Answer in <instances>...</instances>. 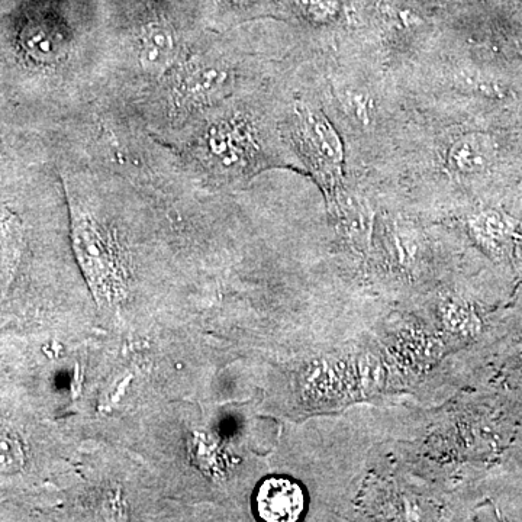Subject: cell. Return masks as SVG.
Wrapping results in <instances>:
<instances>
[{
    "mask_svg": "<svg viewBox=\"0 0 522 522\" xmlns=\"http://www.w3.org/2000/svg\"><path fill=\"white\" fill-rule=\"evenodd\" d=\"M292 137L302 160L328 188L340 183L344 166V145L327 116L308 103L293 111Z\"/></svg>",
    "mask_w": 522,
    "mask_h": 522,
    "instance_id": "6da1fadb",
    "label": "cell"
},
{
    "mask_svg": "<svg viewBox=\"0 0 522 522\" xmlns=\"http://www.w3.org/2000/svg\"><path fill=\"white\" fill-rule=\"evenodd\" d=\"M201 151L209 166L224 172L248 169L257 156V141L243 119L212 122L202 135Z\"/></svg>",
    "mask_w": 522,
    "mask_h": 522,
    "instance_id": "7a4b0ae2",
    "label": "cell"
},
{
    "mask_svg": "<svg viewBox=\"0 0 522 522\" xmlns=\"http://www.w3.org/2000/svg\"><path fill=\"white\" fill-rule=\"evenodd\" d=\"M231 85V72L217 61H195L183 70L173 89L174 105L198 109L221 98Z\"/></svg>",
    "mask_w": 522,
    "mask_h": 522,
    "instance_id": "3957f363",
    "label": "cell"
},
{
    "mask_svg": "<svg viewBox=\"0 0 522 522\" xmlns=\"http://www.w3.org/2000/svg\"><path fill=\"white\" fill-rule=\"evenodd\" d=\"M257 515L266 522H295L305 511L301 485L288 478H267L256 493Z\"/></svg>",
    "mask_w": 522,
    "mask_h": 522,
    "instance_id": "277c9868",
    "label": "cell"
},
{
    "mask_svg": "<svg viewBox=\"0 0 522 522\" xmlns=\"http://www.w3.org/2000/svg\"><path fill=\"white\" fill-rule=\"evenodd\" d=\"M177 54L179 44L172 28L161 22H153L143 29L138 58L145 72L151 76L166 73L172 69Z\"/></svg>",
    "mask_w": 522,
    "mask_h": 522,
    "instance_id": "5b68a950",
    "label": "cell"
},
{
    "mask_svg": "<svg viewBox=\"0 0 522 522\" xmlns=\"http://www.w3.org/2000/svg\"><path fill=\"white\" fill-rule=\"evenodd\" d=\"M495 157V144L489 135L472 132L451 145L447 164L459 173H478L488 169Z\"/></svg>",
    "mask_w": 522,
    "mask_h": 522,
    "instance_id": "8992f818",
    "label": "cell"
},
{
    "mask_svg": "<svg viewBox=\"0 0 522 522\" xmlns=\"http://www.w3.org/2000/svg\"><path fill=\"white\" fill-rule=\"evenodd\" d=\"M25 51L37 61H54L63 54V40L60 34L50 27L28 28L22 35Z\"/></svg>",
    "mask_w": 522,
    "mask_h": 522,
    "instance_id": "52a82bcc",
    "label": "cell"
},
{
    "mask_svg": "<svg viewBox=\"0 0 522 522\" xmlns=\"http://www.w3.org/2000/svg\"><path fill=\"white\" fill-rule=\"evenodd\" d=\"M340 99L348 115L356 118V121L360 124H369L370 119H372V101H370L369 96L347 90L344 95L340 96Z\"/></svg>",
    "mask_w": 522,
    "mask_h": 522,
    "instance_id": "ba28073f",
    "label": "cell"
},
{
    "mask_svg": "<svg viewBox=\"0 0 522 522\" xmlns=\"http://www.w3.org/2000/svg\"><path fill=\"white\" fill-rule=\"evenodd\" d=\"M305 14L318 24L330 22L337 14V2L335 0H301Z\"/></svg>",
    "mask_w": 522,
    "mask_h": 522,
    "instance_id": "9c48e42d",
    "label": "cell"
},
{
    "mask_svg": "<svg viewBox=\"0 0 522 522\" xmlns=\"http://www.w3.org/2000/svg\"><path fill=\"white\" fill-rule=\"evenodd\" d=\"M456 82L460 86L466 87V89L475 90L478 93H485V95L493 96L499 95L501 98L502 92L498 86L493 85L489 80L482 79L478 74L472 72H464L457 74Z\"/></svg>",
    "mask_w": 522,
    "mask_h": 522,
    "instance_id": "30bf717a",
    "label": "cell"
},
{
    "mask_svg": "<svg viewBox=\"0 0 522 522\" xmlns=\"http://www.w3.org/2000/svg\"><path fill=\"white\" fill-rule=\"evenodd\" d=\"M19 462H21V450L18 444L0 434V470L6 472L15 469L19 466Z\"/></svg>",
    "mask_w": 522,
    "mask_h": 522,
    "instance_id": "8fae6325",
    "label": "cell"
},
{
    "mask_svg": "<svg viewBox=\"0 0 522 522\" xmlns=\"http://www.w3.org/2000/svg\"><path fill=\"white\" fill-rule=\"evenodd\" d=\"M243 2H248V0H243Z\"/></svg>",
    "mask_w": 522,
    "mask_h": 522,
    "instance_id": "7c38bea8",
    "label": "cell"
}]
</instances>
